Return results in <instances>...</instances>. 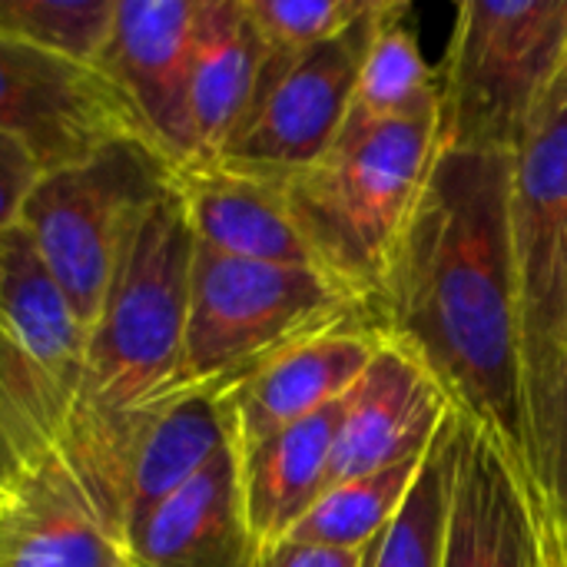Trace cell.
I'll list each match as a JSON object with an SVG mask.
<instances>
[{
  "label": "cell",
  "instance_id": "obj_28",
  "mask_svg": "<svg viewBox=\"0 0 567 567\" xmlns=\"http://www.w3.org/2000/svg\"><path fill=\"white\" fill-rule=\"evenodd\" d=\"M372 548L375 542L365 548H329V545L282 538L259 551L256 567H369Z\"/></svg>",
  "mask_w": 567,
  "mask_h": 567
},
{
  "label": "cell",
  "instance_id": "obj_27",
  "mask_svg": "<svg viewBox=\"0 0 567 567\" xmlns=\"http://www.w3.org/2000/svg\"><path fill=\"white\" fill-rule=\"evenodd\" d=\"M525 502H528V528H532V567H567V525L558 515L548 492L525 478Z\"/></svg>",
  "mask_w": 567,
  "mask_h": 567
},
{
  "label": "cell",
  "instance_id": "obj_30",
  "mask_svg": "<svg viewBox=\"0 0 567 567\" xmlns=\"http://www.w3.org/2000/svg\"><path fill=\"white\" fill-rule=\"evenodd\" d=\"M7 495H10V488H7V485H3V482H0V505H3V502H7Z\"/></svg>",
  "mask_w": 567,
  "mask_h": 567
},
{
  "label": "cell",
  "instance_id": "obj_6",
  "mask_svg": "<svg viewBox=\"0 0 567 567\" xmlns=\"http://www.w3.org/2000/svg\"><path fill=\"white\" fill-rule=\"evenodd\" d=\"M173 176L176 166L146 140L126 136L43 173L30 193L20 229L86 329L103 312L130 236Z\"/></svg>",
  "mask_w": 567,
  "mask_h": 567
},
{
  "label": "cell",
  "instance_id": "obj_18",
  "mask_svg": "<svg viewBox=\"0 0 567 567\" xmlns=\"http://www.w3.org/2000/svg\"><path fill=\"white\" fill-rule=\"evenodd\" d=\"M346 405L349 395L302 422L286 425L259 445L236 452L246 518L259 551L289 538V532L329 488V465Z\"/></svg>",
  "mask_w": 567,
  "mask_h": 567
},
{
  "label": "cell",
  "instance_id": "obj_29",
  "mask_svg": "<svg viewBox=\"0 0 567 567\" xmlns=\"http://www.w3.org/2000/svg\"><path fill=\"white\" fill-rule=\"evenodd\" d=\"M548 498L555 502L558 515L567 525V375L558 395V412H555V425H551V439H548V455H545V482H538Z\"/></svg>",
  "mask_w": 567,
  "mask_h": 567
},
{
  "label": "cell",
  "instance_id": "obj_13",
  "mask_svg": "<svg viewBox=\"0 0 567 567\" xmlns=\"http://www.w3.org/2000/svg\"><path fill=\"white\" fill-rule=\"evenodd\" d=\"M379 342V326L362 316L322 329L276 355L219 402L233 452H246L286 425L346 399L375 359Z\"/></svg>",
  "mask_w": 567,
  "mask_h": 567
},
{
  "label": "cell",
  "instance_id": "obj_9",
  "mask_svg": "<svg viewBox=\"0 0 567 567\" xmlns=\"http://www.w3.org/2000/svg\"><path fill=\"white\" fill-rule=\"evenodd\" d=\"M385 3L389 0H379L365 20L299 56L266 53L252 106L216 163L266 179H289L316 166L349 120L359 73Z\"/></svg>",
  "mask_w": 567,
  "mask_h": 567
},
{
  "label": "cell",
  "instance_id": "obj_10",
  "mask_svg": "<svg viewBox=\"0 0 567 567\" xmlns=\"http://www.w3.org/2000/svg\"><path fill=\"white\" fill-rule=\"evenodd\" d=\"M0 133L20 136L47 173L140 136L126 100L96 66L10 37H0Z\"/></svg>",
  "mask_w": 567,
  "mask_h": 567
},
{
  "label": "cell",
  "instance_id": "obj_17",
  "mask_svg": "<svg viewBox=\"0 0 567 567\" xmlns=\"http://www.w3.org/2000/svg\"><path fill=\"white\" fill-rule=\"evenodd\" d=\"M130 558L133 567H256L233 445L150 515L130 538Z\"/></svg>",
  "mask_w": 567,
  "mask_h": 567
},
{
  "label": "cell",
  "instance_id": "obj_16",
  "mask_svg": "<svg viewBox=\"0 0 567 567\" xmlns=\"http://www.w3.org/2000/svg\"><path fill=\"white\" fill-rule=\"evenodd\" d=\"M445 567H532L528 502L508 449L462 412Z\"/></svg>",
  "mask_w": 567,
  "mask_h": 567
},
{
  "label": "cell",
  "instance_id": "obj_8",
  "mask_svg": "<svg viewBox=\"0 0 567 567\" xmlns=\"http://www.w3.org/2000/svg\"><path fill=\"white\" fill-rule=\"evenodd\" d=\"M512 256L538 482H545L548 439L567 375V70L515 153Z\"/></svg>",
  "mask_w": 567,
  "mask_h": 567
},
{
  "label": "cell",
  "instance_id": "obj_3",
  "mask_svg": "<svg viewBox=\"0 0 567 567\" xmlns=\"http://www.w3.org/2000/svg\"><path fill=\"white\" fill-rule=\"evenodd\" d=\"M439 156V110L346 126L309 169L276 179L319 262L372 316L392 256Z\"/></svg>",
  "mask_w": 567,
  "mask_h": 567
},
{
  "label": "cell",
  "instance_id": "obj_24",
  "mask_svg": "<svg viewBox=\"0 0 567 567\" xmlns=\"http://www.w3.org/2000/svg\"><path fill=\"white\" fill-rule=\"evenodd\" d=\"M116 0H0V37L96 66Z\"/></svg>",
  "mask_w": 567,
  "mask_h": 567
},
{
  "label": "cell",
  "instance_id": "obj_22",
  "mask_svg": "<svg viewBox=\"0 0 567 567\" xmlns=\"http://www.w3.org/2000/svg\"><path fill=\"white\" fill-rule=\"evenodd\" d=\"M458 449H462V409L455 405L439 439L432 442L405 505L399 508L392 525L375 538L369 567H445Z\"/></svg>",
  "mask_w": 567,
  "mask_h": 567
},
{
  "label": "cell",
  "instance_id": "obj_5",
  "mask_svg": "<svg viewBox=\"0 0 567 567\" xmlns=\"http://www.w3.org/2000/svg\"><path fill=\"white\" fill-rule=\"evenodd\" d=\"M567 70V0H462L439 76V146L515 156Z\"/></svg>",
  "mask_w": 567,
  "mask_h": 567
},
{
  "label": "cell",
  "instance_id": "obj_25",
  "mask_svg": "<svg viewBox=\"0 0 567 567\" xmlns=\"http://www.w3.org/2000/svg\"><path fill=\"white\" fill-rule=\"evenodd\" d=\"M246 7L269 56H299L365 20L379 0H246Z\"/></svg>",
  "mask_w": 567,
  "mask_h": 567
},
{
  "label": "cell",
  "instance_id": "obj_21",
  "mask_svg": "<svg viewBox=\"0 0 567 567\" xmlns=\"http://www.w3.org/2000/svg\"><path fill=\"white\" fill-rule=\"evenodd\" d=\"M409 17H412L409 3L402 0L385 3L359 73V86L346 126L359 130V126H375V123L439 110V76L425 63L419 30L412 27Z\"/></svg>",
  "mask_w": 567,
  "mask_h": 567
},
{
  "label": "cell",
  "instance_id": "obj_12",
  "mask_svg": "<svg viewBox=\"0 0 567 567\" xmlns=\"http://www.w3.org/2000/svg\"><path fill=\"white\" fill-rule=\"evenodd\" d=\"M452 409L455 402L435 372L409 346L382 332L375 359L349 392L329 488L425 455Z\"/></svg>",
  "mask_w": 567,
  "mask_h": 567
},
{
  "label": "cell",
  "instance_id": "obj_2",
  "mask_svg": "<svg viewBox=\"0 0 567 567\" xmlns=\"http://www.w3.org/2000/svg\"><path fill=\"white\" fill-rule=\"evenodd\" d=\"M193 256L196 239L169 186L130 236L103 312L86 332L80 395L60 455L120 535L136 445L179 402Z\"/></svg>",
  "mask_w": 567,
  "mask_h": 567
},
{
  "label": "cell",
  "instance_id": "obj_11",
  "mask_svg": "<svg viewBox=\"0 0 567 567\" xmlns=\"http://www.w3.org/2000/svg\"><path fill=\"white\" fill-rule=\"evenodd\" d=\"M196 0H116L96 70L126 100L140 136L176 169L199 159L189 113Z\"/></svg>",
  "mask_w": 567,
  "mask_h": 567
},
{
  "label": "cell",
  "instance_id": "obj_7",
  "mask_svg": "<svg viewBox=\"0 0 567 567\" xmlns=\"http://www.w3.org/2000/svg\"><path fill=\"white\" fill-rule=\"evenodd\" d=\"M86 332L23 229L0 236V482L7 488L60 449L80 395Z\"/></svg>",
  "mask_w": 567,
  "mask_h": 567
},
{
  "label": "cell",
  "instance_id": "obj_23",
  "mask_svg": "<svg viewBox=\"0 0 567 567\" xmlns=\"http://www.w3.org/2000/svg\"><path fill=\"white\" fill-rule=\"evenodd\" d=\"M425 455L326 488L322 498L306 512V518L289 532V538L309 542V545H329V548L372 545L392 525L399 508L405 505V498L425 465Z\"/></svg>",
  "mask_w": 567,
  "mask_h": 567
},
{
  "label": "cell",
  "instance_id": "obj_20",
  "mask_svg": "<svg viewBox=\"0 0 567 567\" xmlns=\"http://www.w3.org/2000/svg\"><path fill=\"white\" fill-rule=\"evenodd\" d=\"M229 449L223 409L209 395H189L169 405L136 445L123 488V538L150 522V515L183 492L219 452Z\"/></svg>",
  "mask_w": 567,
  "mask_h": 567
},
{
  "label": "cell",
  "instance_id": "obj_1",
  "mask_svg": "<svg viewBox=\"0 0 567 567\" xmlns=\"http://www.w3.org/2000/svg\"><path fill=\"white\" fill-rule=\"evenodd\" d=\"M512 173L515 156L439 146L372 322L409 346L449 399L495 432L518 472L538 482L512 256Z\"/></svg>",
  "mask_w": 567,
  "mask_h": 567
},
{
  "label": "cell",
  "instance_id": "obj_14",
  "mask_svg": "<svg viewBox=\"0 0 567 567\" xmlns=\"http://www.w3.org/2000/svg\"><path fill=\"white\" fill-rule=\"evenodd\" d=\"M0 567H133V558L56 449L10 482Z\"/></svg>",
  "mask_w": 567,
  "mask_h": 567
},
{
  "label": "cell",
  "instance_id": "obj_4",
  "mask_svg": "<svg viewBox=\"0 0 567 567\" xmlns=\"http://www.w3.org/2000/svg\"><path fill=\"white\" fill-rule=\"evenodd\" d=\"M362 316L369 309L319 269L233 259L196 246L179 402L189 395L223 402L296 342Z\"/></svg>",
  "mask_w": 567,
  "mask_h": 567
},
{
  "label": "cell",
  "instance_id": "obj_15",
  "mask_svg": "<svg viewBox=\"0 0 567 567\" xmlns=\"http://www.w3.org/2000/svg\"><path fill=\"white\" fill-rule=\"evenodd\" d=\"M173 189L196 246L233 259L319 269L282 183L216 159H199L176 169Z\"/></svg>",
  "mask_w": 567,
  "mask_h": 567
},
{
  "label": "cell",
  "instance_id": "obj_19",
  "mask_svg": "<svg viewBox=\"0 0 567 567\" xmlns=\"http://www.w3.org/2000/svg\"><path fill=\"white\" fill-rule=\"evenodd\" d=\"M262 56L266 47L246 0H196L189 113L199 159H216L243 126Z\"/></svg>",
  "mask_w": 567,
  "mask_h": 567
},
{
  "label": "cell",
  "instance_id": "obj_26",
  "mask_svg": "<svg viewBox=\"0 0 567 567\" xmlns=\"http://www.w3.org/2000/svg\"><path fill=\"white\" fill-rule=\"evenodd\" d=\"M43 173L47 166L20 136L0 133V236L20 226L23 206L37 183L43 179Z\"/></svg>",
  "mask_w": 567,
  "mask_h": 567
}]
</instances>
